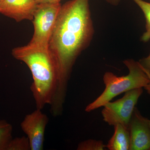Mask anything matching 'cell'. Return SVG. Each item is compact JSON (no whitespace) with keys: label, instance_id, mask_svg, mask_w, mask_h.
<instances>
[{"label":"cell","instance_id":"1","mask_svg":"<svg viewBox=\"0 0 150 150\" xmlns=\"http://www.w3.org/2000/svg\"><path fill=\"white\" fill-rule=\"evenodd\" d=\"M95 30L89 0H71L62 5L48 44L55 60L58 84L51 106L62 111L73 67L93 39Z\"/></svg>","mask_w":150,"mask_h":150},{"label":"cell","instance_id":"16","mask_svg":"<svg viewBox=\"0 0 150 150\" xmlns=\"http://www.w3.org/2000/svg\"><path fill=\"white\" fill-rule=\"evenodd\" d=\"M142 69H143V70H144V71L146 72V74L147 75L148 77L149 78V83H148L147 85L145 86L144 88L146 90V91H147V93L149 94L150 95V74L148 72V71H146L143 68H142Z\"/></svg>","mask_w":150,"mask_h":150},{"label":"cell","instance_id":"7","mask_svg":"<svg viewBox=\"0 0 150 150\" xmlns=\"http://www.w3.org/2000/svg\"><path fill=\"white\" fill-rule=\"evenodd\" d=\"M148 120L135 107L129 124V150H150V127Z\"/></svg>","mask_w":150,"mask_h":150},{"label":"cell","instance_id":"2","mask_svg":"<svg viewBox=\"0 0 150 150\" xmlns=\"http://www.w3.org/2000/svg\"><path fill=\"white\" fill-rule=\"evenodd\" d=\"M12 55L24 63L31 71L33 81L30 88L36 108L42 110L46 105H51L58 86V73L48 47L28 43L13 48Z\"/></svg>","mask_w":150,"mask_h":150},{"label":"cell","instance_id":"9","mask_svg":"<svg viewBox=\"0 0 150 150\" xmlns=\"http://www.w3.org/2000/svg\"><path fill=\"white\" fill-rule=\"evenodd\" d=\"M114 132L106 145L109 150H129L130 138L129 129L120 124L114 126Z\"/></svg>","mask_w":150,"mask_h":150},{"label":"cell","instance_id":"20","mask_svg":"<svg viewBox=\"0 0 150 150\" xmlns=\"http://www.w3.org/2000/svg\"><path fill=\"white\" fill-rule=\"evenodd\" d=\"M0 1H1V0H0Z\"/></svg>","mask_w":150,"mask_h":150},{"label":"cell","instance_id":"17","mask_svg":"<svg viewBox=\"0 0 150 150\" xmlns=\"http://www.w3.org/2000/svg\"><path fill=\"white\" fill-rule=\"evenodd\" d=\"M108 4L112 6H116L118 5L121 1V0H104Z\"/></svg>","mask_w":150,"mask_h":150},{"label":"cell","instance_id":"3","mask_svg":"<svg viewBox=\"0 0 150 150\" xmlns=\"http://www.w3.org/2000/svg\"><path fill=\"white\" fill-rule=\"evenodd\" d=\"M123 64L128 68L129 74L118 76L111 72L107 71L103 76L105 88L104 91L93 102L85 108L86 112H90L103 107L113 98L126 92L144 87L149 82L147 75L142 69L139 62L134 59H126Z\"/></svg>","mask_w":150,"mask_h":150},{"label":"cell","instance_id":"12","mask_svg":"<svg viewBox=\"0 0 150 150\" xmlns=\"http://www.w3.org/2000/svg\"><path fill=\"white\" fill-rule=\"evenodd\" d=\"M6 150H30L28 138L24 136L12 138Z\"/></svg>","mask_w":150,"mask_h":150},{"label":"cell","instance_id":"11","mask_svg":"<svg viewBox=\"0 0 150 150\" xmlns=\"http://www.w3.org/2000/svg\"><path fill=\"white\" fill-rule=\"evenodd\" d=\"M142 10L146 21V31L142 35L141 40L147 42L150 40V2L144 0H133Z\"/></svg>","mask_w":150,"mask_h":150},{"label":"cell","instance_id":"6","mask_svg":"<svg viewBox=\"0 0 150 150\" xmlns=\"http://www.w3.org/2000/svg\"><path fill=\"white\" fill-rule=\"evenodd\" d=\"M48 122L47 115L37 109L25 115L21 127L27 136L30 150H42L44 146L45 130Z\"/></svg>","mask_w":150,"mask_h":150},{"label":"cell","instance_id":"13","mask_svg":"<svg viewBox=\"0 0 150 150\" xmlns=\"http://www.w3.org/2000/svg\"><path fill=\"white\" fill-rule=\"evenodd\" d=\"M105 149L106 145H105L102 141L89 139L80 143L77 150H104Z\"/></svg>","mask_w":150,"mask_h":150},{"label":"cell","instance_id":"4","mask_svg":"<svg viewBox=\"0 0 150 150\" xmlns=\"http://www.w3.org/2000/svg\"><path fill=\"white\" fill-rule=\"evenodd\" d=\"M143 93V88L131 90L114 102L107 103L101 111L103 120L109 126L120 124L129 129V124L138 100Z\"/></svg>","mask_w":150,"mask_h":150},{"label":"cell","instance_id":"19","mask_svg":"<svg viewBox=\"0 0 150 150\" xmlns=\"http://www.w3.org/2000/svg\"><path fill=\"white\" fill-rule=\"evenodd\" d=\"M149 1L150 2V0H149Z\"/></svg>","mask_w":150,"mask_h":150},{"label":"cell","instance_id":"5","mask_svg":"<svg viewBox=\"0 0 150 150\" xmlns=\"http://www.w3.org/2000/svg\"><path fill=\"white\" fill-rule=\"evenodd\" d=\"M61 6L60 3L38 4L32 21L34 33L30 44L48 47Z\"/></svg>","mask_w":150,"mask_h":150},{"label":"cell","instance_id":"14","mask_svg":"<svg viewBox=\"0 0 150 150\" xmlns=\"http://www.w3.org/2000/svg\"><path fill=\"white\" fill-rule=\"evenodd\" d=\"M138 62L144 69L150 74V54L146 57L140 59Z\"/></svg>","mask_w":150,"mask_h":150},{"label":"cell","instance_id":"18","mask_svg":"<svg viewBox=\"0 0 150 150\" xmlns=\"http://www.w3.org/2000/svg\"><path fill=\"white\" fill-rule=\"evenodd\" d=\"M148 123H149V126L150 127V120L149 119L148 120Z\"/></svg>","mask_w":150,"mask_h":150},{"label":"cell","instance_id":"15","mask_svg":"<svg viewBox=\"0 0 150 150\" xmlns=\"http://www.w3.org/2000/svg\"><path fill=\"white\" fill-rule=\"evenodd\" d=\"M37 4H43V3H48V4H57L60 3L62 0H35Z\"/></svg>","mask_w":150,"mask_h":150},{"label":"cell","instance_id":"10","mask_svg":"<svg viewBox=\"0 0 150 150\" xmlns=\"http://www.w3.org/2000/svg\"><path fill=\"white\" fill-rule=\"evenodd\" d=\"M13 127L5 120H0V150H6L12 139Z\"/></svg>","mask_w":150,"mask_h":150},{"label":"cell","instance_id":"8","mask_svg":"<svg viewBox=\"0 0 150 150\" xmlns=\"http://www.w3.org/2000/svg\"><path fill=\"white\" fill-rule=\"evenodd\" d=\"M38 4L35 0H1L0 13L18 22L32 21Z\"/></svg>","mask_w":150,"mask_h":150}]
</instances>
